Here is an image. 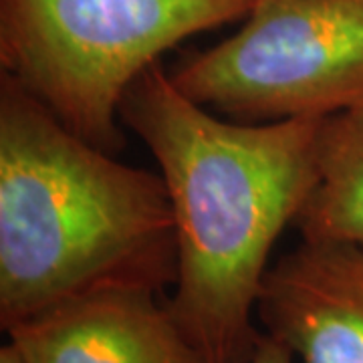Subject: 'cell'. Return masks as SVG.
<instances>
[{
	"label": "cell",
	"mask_w": 363,
	"mask_h": 363,
	"mask_svg": "<svg viewBox=\"0 0 363 363\" xmlns=\"http://www.w3.org/2000/svg\"><path fill=\"white\" fill-rule=\"evenodd\" d=\"M0 363H26V362L23 359L21 351L16 350L13 343L9 341V343H4V345L0 347Z\"/></svg>",
	"instance_id": "9c48e42d"
},
{
	"label": "cell",
	"mask_w": 363,
	"mask_h": 363,
	"mask_svg": "<svg viewBox=\"0 0 363 363\" xmlns=\"http://www.w3.org/2000/svg\"><path fill=\"white\" fill-rule=\"evenodd\" d=\"M162 293L104 289L67 298L6 329L26 363H204Z\"/></svg>",
	"instance_id": "8992f818"
},
{
	"label": "cell",
	"mask_w": 363,
	"mask_h": 363,
	"mask_svg": "<svg viewBox=\"0 0 363 363\" xmlns=\"http://www.w3.org/2000/svg\"><path fill=\"white\" fill-rule=\"evenodd\" d=\"M178 277L162 174L117 162L0 77V325L104 289Z\"/></svg>",
	"instance_id": "7a4b0ae2"
},
{
	"label": "cell",
	"mask_w": 363,
	"mask_h": 363,
	"mask_svg": "<svg viewBox=\"0 0 363 363\" xmlns=\"http://www.w3.org/2000/svg\"><path fill=\"white\" fill-rule=\"evenodd\" d=\"M172 83L234 121L363 107V0H255L233 37L182 57Z\"/></svg>",
	"instance_id": "277c9868"
},
{
	"label": "cell",
	"mask_w": 363,
	"mask_h": 363,
	"mask_svg": "<svg viewBox=\"0 0 363 363\" xmlns=\"http://www.w3.org/2000/svg\"><path fill=\"white\" fill-rule=\"evenodd\" d=\"M255 0H0V65L79 138L125 145L133 81L198 33L247 18Z\"/></svg>",
	"instance_id": "3957f363"
},
{
	"label": "cell",
	"mask_w": 363,
	"mask_h": 363,
	"mask_svg": "<svg viewBox=\"0 0 363 363\" xmlns=\"http://www.w3.org/2000/svg\"><path fill=\"white\" fill-rule=\"evenodd\" d=\"M166 182L178 248L168 305L204 363H247L277 238L317 178L323 119H222L186 97L160 63L133 81L119 109Z\"/></svg>",
	"instance_id": "6da1fadb"
},
{
	"label": "cell",
	"mask_w": 363,
	"mask_h": 363,
	"mask_svg": "<svg viewBox=\"0 0 363 363\" xmlns=\"http://www.w3.org/2000/svg\"><path fill=\"white\" fill-rule=\"evenodd\" d=\"M293 226L307 240L363 245V107L321 121L317 178Z\"/></svg>",
	"instance_id": "52a82bcc"
},
{
	"label": "cell",
	"mask_w": 363,
	"mask_h": 363,
	"mask_svg": "<svg viewBox=\"0 0 363 363\" xmlns=\"http://www.w3.org/2000/svg\"><path fill=\"white\" fill-rule=\"evenodd\" d=\"M247 363H295V355L283 343H279L271 335L262 333L257 350Z\"/></svg>",
	"instance_id": "ba28073f"
},
{
	"label": "cell",
	"mask_w": 363,
	"mask_h": 363,
	"mask_svg": "<svg viewBox=\"0 0 363 363\" xmlns=\"http://www.w3.org/2000/svg\"><path fill=\"white\" fill-rule=\"evenodd\" d=\"M257 321L301 363H363V245L303 238L269 267Z\"/></svg>",
	"instance_id": "5b68a950"
}]
</instances>
